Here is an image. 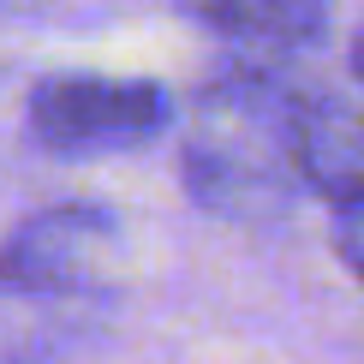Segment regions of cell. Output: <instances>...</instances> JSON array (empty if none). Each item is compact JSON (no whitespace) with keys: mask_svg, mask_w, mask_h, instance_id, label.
<instances>
[{"mask_svg":"<svg viewBox=\"0 0 364 364\" xmlns=\"http://www.w3.org/2000/svg\"><path fill=\"white\" fill-rule=\"evenodd\" d=\"M299 114L305 96L287 90L281 72L227 60L191 102L179 138L186 197L221 221H269L305 191L299 161Z\"/></svg>","mask_w":364,"mask_h":364,"instance_id":"cell-1","label":"cell"},{"mask_svg":"<svg viewBox=\"0 0 364 364\" xmlns=\"http://www.w3.org/2000/svg\"><path fill=\"white\" fill-rule=\"evenodd\" d=\"M126 263L119 215L102 203H54L24 215L0 245V299H102Z\"/></svg>","mask_w":364,"mask_h":364,"instance_id":"cell-3","label":"cell"},{"mask_svg":"<svg viewBox=\"0 0 364 364\" xmlns=\"http://www.w3.org/2000/svg\"><path fill=\"white\" fill-rule=\"evenodd\" d=\"M173 96L149 78H102V72H54L24 102V138L42 156L96 161L126 156L168 132Z\"/></svg>","mask_w":364,"mask_h":364,"instance_id":"cell-2","label":"cell"},{"mask_svg":"<svg viewBox=\"0 0 364 364\" xmlns=\"http://www.w3.org/2000/svg\"><path fill=\"white\" fill-rule=\"evenodd\" d=\"M191 6L239 66H269V72L311 54L335 18V0H191Z\"/></svg>","mask_w":364,"mask_h":364,"instance_id":"cell-4","label":"cell"},{"mask_svg":"<svg viewBox=\"0 0 364 364\" xmlns=\"http://www.w3.org/2000/svg\"><path fill=\"white\" fill-rule=\"evenodd\" d=\"M299 161H305V191H316L323 203L364 191V90L358 84L305 96Z\"/></svg>","mask_w":364,"mask_h":364,"instance_id":"cell-5","label":"cell"},{"mask_svg":"<svg viewBox=\"0 0 364 364\" xmlns=\"http://www.w3.org/2000/svg\"><path fill=\"white\" fill-rule=\"evenodd\" d=\"M328 239H335V257L346 269H353V281L364 287V191L341 197V203H328Z\"/></svg>","mask_w":364,"mask_h":364,"instance_id":"cell-6","label":"cell"}]
</instances>
